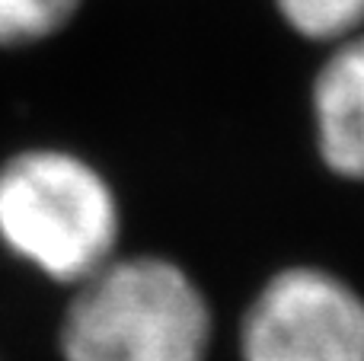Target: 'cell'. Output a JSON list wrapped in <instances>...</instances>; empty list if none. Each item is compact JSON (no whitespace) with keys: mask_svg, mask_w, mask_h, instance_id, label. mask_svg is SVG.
<instances>
[{"mask_svg":"<svg viewBox=\"0 0 364 361\" xmlns=\"http://www.w3.org/2000/svg\"><path fill=\"white\" fill-rule=\"evenodd\" d=\"M122 198L90 157L32 144L0 163V249L29 272L74 288L122 253Z\"/></svg>","mask_w":364,"mask_h":361,"instance_id":"6da1fadb","label":"cell"},{"mask_svg":"<svg viewBox=\"0 0 364 361\" xmlns=\"http://www.w3.org/2000/svg\"><path fill=\"white\" fill-rule=\"evenodd\" d=\"M214 313L186 266L160 253H119L70 288L64 361H208Z\"/></svg>","mask_w":364,"mask_h":361,"instance_id":"7a4b0ae2","label":"cell"},{"mask_svg":"<svg viewBox=\"0 0 364 361\" xmlns=\"http://www.w3.org/2000/svg\"><path fill=\"white\" fill-rule=\"evenodd\" d=\"M240 361H364V291L320 262L275 269L237 330Z\"/></svg>","mask_w":364,"mask_h":361,"instance_id":"3957f363","label":"cell"},{"mask_svg":"<svg viewBox=\"0 0 364 361\" xmlns=\"http://www.w3.org/2000/svg\"><path fill=\"white\" fill-rule=\"evenodd\" d=\"M310 125L323 166L364 183V29L326 45L310 83Z\"/></svg>","mask_w":364,"mask_h":361,"instance_id":"277c9868","label":"cell"},{"mask_svg":"<svg viewBox=\"0 0 364 361\" xmlns=\"http://www.w3.org/2000/svg\"><path fill=\"white\" fill-rule=\"evenodd\" d=\"M272 6L294 36L323 48L364 29V0H272Z\"/></svg>","mask_w":364,"mask_h":361,"instance_id":"5b68a950","label":"cell"},{"mask_svg":"<svg viewBox=\"0 0 364 361\" xmlns=\"http://www.w3.org/2000/svg\"><path fill=\"white\" fill-rule=\"evenodd\" d=\"M83 0H0V48H29L61 36Z\"/></svg>","mask_w":364,"mask_h":361,"instance_id":"8992f818","label":"cell"}]
</instances>
